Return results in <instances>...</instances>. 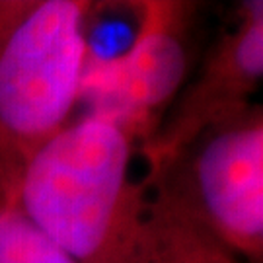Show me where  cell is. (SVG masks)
Masks as SVG:
<instances>
[{"instance_id": "obj_6", "label": "cell", "mask_w": 263, "mask_h": 263, "mask_svg": "<svg viewBox=\"0 0 263 263\" xmlns=\"http://www.w3.org/2000/svg\"><path fill=\"white\" fill-rule=\"evenodd\" d=\"M152 232L151 263H238L222 246L197 228L148 205Z\"/></svg>"}, {"instance_id": "obj_4", "label": "cell", "mask_w": 263, "mask_h": 263, "mask_svg": "<svg viewBox=\"0 0 263 263\" xmlns=\"http://www.w3.org/2000/svg\"><path fill=\"white\" fill-rule=\"evenodd\" d=\"M199 10L183 0L139 2L131 43L115 55L88 53L80 102L90 115L117 123L139 151L191 76Z\"/></svg>"}, {"instance_id": "obj_1", "label": "cell", "mask_w": 263, "mask_h": 263, "mask_svg": "<svg viewBox=\"0 0 263 263\" xmlns=\"http://www.w3.org/2000/svg\"><path fill=\"white\" fill-rule=\"evenodd\" d=\"M139 146L117 123L86 113L26 162L12 203L74 263H148L152 234Z\"/></svg>"}, {"instance_id": "obj_7", "label": "cell", "mask_w": 263, "mask_h": 263, "mask_svg": "<svg viewBox=\"0 0 263 263\" xmlns=\"http://www.w3.org/2000/svg\"><path fill=\"white\" fill-rule=\"evenodd\" d=\"M0 263H74L14 203L0 197Z\"/></svg>"}, {"instance_id": "obj_2", "label": "cell", "mask_w": 263, "mask_h": 263, "mask_svg": "<svg viewBox=\"0 0 263 263\" xmlns=\"http://www.w3.org/2000/svg\"><path fill=\"white\" fill-rule=\"evenodd\" d=\"M88 10L82 0H0V197L10 203L26 162L80 104Z\"/></svg>"}, {"instance_id": "obj_5", "label": "cell", "mask_w": 263, "mask_h": 263, "mask_svg": "<svg viewBox=\"0 0 263 263\" xmlns=\"http://www.w3.org/2000/svg\"><path fill=\"white\" fill-rule=\"evenodd\" d=\"M263 84V0L236 6L234 22L213 41L195 72L139 151L146 168L176 154L201 131L252 104Z\"/></svg>"}, {"instance_id": "obj_8", "label": "cell", "mask_w": 263, "mask_h": 263, "mask_svg": "<svg viewBox=\"0 0 263 263\" xmlns=\"http://www.w3.org/2000/svg\"><path fill=\"white\" fill-rule=\"evenodd\" d=\"M250 263H263V259H255V261H250Z\"/></svg>"}, {"instance_id": "obj_3", "label": "cell", "mask_w": 263, "mask_h": 263, "mask_svg": "<svg viewBox=\"0 0 263 263\" xmlns=\"http://www.w3.org/2000/svg\"><path fill=\"white\" fill-rule=\"evenodd\" d=\"M152 205L222 246L240 263L263 259V104L201 131L142 176Z\"/></svg>"}, {"instance_id": "obj_9", "label": "cell", "mask_w": 263, "mask_h": 263, "mask_svg": "<svg viewBox=\"0 0 263 263\" xmlns=\"http://www.w3.org/2000/svg\"><path fill=\"white\" fill-rule=\"evenodd\" d=\"M238 263H240V261H238Z\"/></svg>"}]
</instances>
